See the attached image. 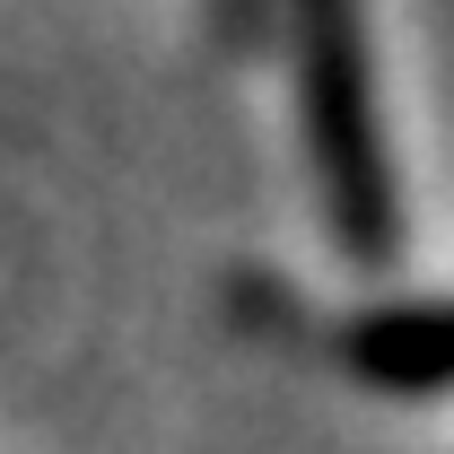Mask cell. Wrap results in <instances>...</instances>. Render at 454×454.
<instances>
[{
  "label": "cell",
  "mask_w": 454,
  "mask_h": 454,
  "mask_svg": "<svg viewBox=\"0 0 454 454\" xmlns=\"http://www.w3.org/2000/svg\"><path fill=\"white\" fill-rule=\"evenodd\" d=\"M297 114H306V158L324 184L333 236L376 262L394 245V167H385L367 9L358 0H297Z\"/></svg>",
  "instance_id": "cell-1"
},
{
  "label": "cell",
  "mask_w": 454,
  "mask_h": 454,
  "mask_svg": "<svg viewBox=\"0 0 454 454\" xmlns=\"http://www.w3.org/2000/svg\"><path fill=\"white\" fill-rule=\"evenodd\" d=\"M340 358L376 394H446L454 385V297L437 306H376L340 333Z\"/></svg>",
  "instance_id": "cell-2"
}]
</instances>
